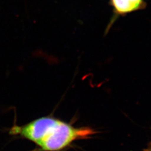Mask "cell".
I'll use <instances>...</instances> for the list:
<instances>
[{
	"label": "cell",
	"mask_w": 151,
	"mask_h": 151,
	"mask_svg": "<svg viewBox=\"0 0 151 151\" xmlns=\"http://www.w3.org/2000/svg\"><path fill=\"white\" fill-rule=\"evenodd\" d=\"M96 132L88 127H75L51 116L41 117L22 126L15 125L11 135H19L37 146L32 151H62L76 140L86 139Z\"/></svg>",
	"instance_id": "6da1fadb"
},
{
	"label": "cell",
	"mask_w": 151,
	"mask_h": 151,
	"mask_svg": "<svg viewBox=\"0 0 151 151\" xmlns=\"http://www.w3.org/2000/svg\"><path fill=\"white\" fill-rule=\"evenodd\" d=\"M110 2L118 16L143 10L147 6L145 0H110Z\"/></svg>",
	"instance_id": "7a4b0ae2"
},
{
	"label": "cell",
	"mask_w": 151,
	"mask_h": 151,
	"mask_svg": "<svg viewBox=\"0 0 151 151\" xmlns=\"http://www.w3.org/2000/svg\"><path fill=\"white\" fill-rule=\"evenodd\" d=\"M145 151H151V147H150L148 148H147Z\"/></svg>",
	"instance_id": "3957f363"
}]
</instances>
